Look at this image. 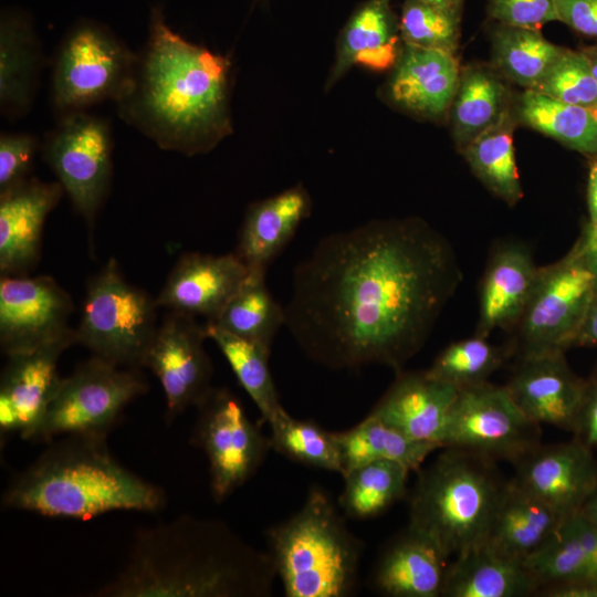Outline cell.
<instances>
[{
	"label": "cell",
	"instance_id": "6da1fadb",
	"mask_svg": "<svg viewBox=\"0 0 597 597\" xmlns=\"http://www.w3.org/2000/svg\"><path fill=\"white\" fill-rule=\"evenodd\" d=\"M461 281L450 242L423 219L371 220L324 237L296 265L284 326L326 368L398 371Z\"/></svg>",
	"mask_w": 597,
	"mask_h": 597
},
{
	"label": "cell",
	"instance_id": "7a4b0ae2",
	"mask_svg": "<svg viewBox=\"0 0 597 597\" xmlns=\"http://www.w3.org/2000/svg\"><path fill=\"white\" fill-rule=\"evenodd\" d=\"M229 96V60L184 39L154 7L121 117L160 148L193 156L232 132Z\"/></svg>",
	"mask_w": 597,
	"mask_h": 597
},
{
	"label": "cell",
	"instance_id": "3957f363",
	"mask_svg": "<svg viewBox=\"0 0 597 597\" xmlns=\"http://www.w3.org/2000/svg\"><path fill=\"white\" fill-rule=\"evenodd\" d=\"M276 572L217 519L182 514L138 530L122 569L96 597H270Z\"/></svg>",
	"mask_w": 597,
	"mask_h": 597
},
{
	"label": "cell",
	"instance_id": "277c9868",
	"mask_svg": "<svg viewBox=\"0 0 597 597\" xmlns=\"http://www.w3.org/2000/svg\"><path fill=\"white\" fill-rule=\"evenodd\" d=\"M107 434L76 433L52 440L2 494V505L44 516L90 520L112 511L155 513L165 491L124 467Z\"/></svg>",
	"mask_w": 597,
	"mask_h": 597
},
{
	"label": "cell",
	"instance_id": "5b68a950",
	"mask_svg": "<svg viewBox=\"0 0 597 597\" xmlns=\"http://www.w3.org/2000/svg\"><path fill=\"white\" fill-rule=\"evenodd\" d=\"M507 480L496 462L443 447L419 474L409 501L408 527L450 558L485 544Z\"/></svg>",
	"mask_w": 597,
	"mask_h": 597
},
{
	"label": "cell",
	"instance_id": "8992f818",
	"mask_svg": "<svg viewBox=\"0 0 597 597\" xmlns=\"http://www.w3.org/2000/svg\"><path fill=\"white\" fill-rule=\"evenodd\" d=\"M266 542L286 597H347L356 591L363 544L320 486L308 490L296 513L266 531Z\"/></svg>",
	"mask_w": 597,
	"mask_h": 597
},
{
	"label": "cell",
	"instance_id": "52a82bcc",
	"mask_svg": "<svg viewBox=\"0 0 597 597\" xmlns=\"http://www.w3.org/2000/svg\"><path fill=\"white\" fill-rule=\"evenodd\" d=\"M156 301L127 282L109 259L86 287L76 344L121 366L140 368L154 338Z\"/></svg>",
	"mask_w": 597,
	"mask_h": 597
},
{
	"label": "cell",
	"instance_id": "ba28073f",
	"mask_svg": "<svg viewBox=\"0 0 597 597\" xmlns=\"http://www.w3.org/2000/svg\"><path fill=\"white\" fill-rule=\"evenodd\" d=\"M597 276L574 244L556 262L540 266L530 300L506 345L516 358L574 347Z\"/></svg>",
	"mask_w": 597,
	"mask_h": 597
},
{
	"label": "cell",
	"instance_id": "9c48e42d",
	"mask_svg": "<svg viewBox=\"0 0 597 597\" xmlns=\"http://www.w3.org/2000/svg\"><path fill=\"white\" fill-rule=\"evenodd\" d=\"M138 368L93 355L62 381L31 441L67 434H108L124 408L148 390Z\"/></svg>",
	"mask_w": 597,
	"mask_h": 597
},
{
	"label": "cell",
	"instance_id": "30bf717a",
	"mask_svg": "<svg viewBox=\"0 0 597 597\" xmlns=\"http://www.w3.org/2000/svg\"><path fill=\"white\" fill-rule=\"evenodd\" d=\"M137 60L104 25L91 20L75 23L55 59L54 107L67 114L106 100L117 103L132 85Z\"/></svg>",
	"mask_w": 597,
	"mask_h": 597
},
{
	"label": "cell",
	"instance_id": "8fae6325",
	"mask_svg": "<svg viewBox=\"0 0 597 597\" xmlns=\"http://www.w3.org/2000/svg\"><path fill=\"white\" fill-rule=\"evenodd\" d=\"M196 408L190 441L206 454L210 493L221 503L256 473L271 449L270 438L229 388L212 387Z\"/></svg>",
	"mask_w": 597,
	"mask_h": 597
},
{
	"label": "cell",
	"instance_id": "7c38bea8",
	"mask_svg": "<svg viewBox=\"0 0 597 597\" xmlns=\"http://www.w3.org/2000/svg\"><path fill=\"white\" fill-rule=\"evenodd\" d=\"M541 425L522 412L504 385L486 381L458 390L442 448L515 464L541 444Z\"/></svg>",
	"mask_w": 597,
	"mask_h": 597
},
{
	"label": "cell",
	"instance_id": "4fadbf2b",
	"mask_svg": "<svg viewBox=\"0 0 597 597\" xmlns=\"http://www.w3.org/2000/svg\"><path fill=\"white\" fill-rule=\"evenodd\" d=\"M112 149L108 123L82 111L67 113L44 143L48 165L90 224L108 191Z\"/></svg>",
	"mask_w": 597,
	"mask_h": 597
},
{
	"label": "cell",
	"instance_id": "5bb4252c",
	"mask_svg": "<svg viewBox=\"0 0 597 597\" xmlns=\"http://www.w3.org/2000/svg\"><path fill=\"white\" fill-rule=\"evenodd\" d=\"M205 325L196 317L171 312L157 327L143 367L161 385L166 421L171 423L189 407H197L211 390L212 363L205 349Z\"/></svg>",
	"mask_w": 597,
	"mask_h": 597
},
{
	"label": "cell",
	"instance_id": "9a60e30c",
	"mask_svg": "<svg viewBox=\"0 0 597 597\" xmlns=\"http://www.w3.org/2000/svg\"><path fill=\"white\" fill-rule=\"evenodd\" d=\"M73 304L51 276L6 274L0 279V346L8 357L29 353L74 332Z\"/></svg>",
	"mask_w": 597,
	"mask_h": 597
},
{
	"label": "cell",
	"instance_id": "2e32d148",
	"mask_svg": "<svg viewBox=\"0 0 597 597\" xmlns=\"http://www.w3.org/2000/svg\"><path fill=\"white\" fill-rule=\"evenodd\" d=\"M76 344L75 332L35 350L8 356L0 379V431L32 440L62 377V353Z\"/></svg>",
	"mask_w": 597,
	"mask_h": 597
},
{
	"label": "cell",
	"instance_id": "e0dca14e",
	"mask_svg": "<svg viewBox=\"0 0 597 597\" xmlns=\"http://www.w3.org/2000/svg\"><path fill=\"white\" fill-rule=\"evenodd\" d=\"M513 465L512 479L565 520L578 514L597 490L596 453L575 437L556 444L541 443Z\"/></svg>",
	"mask_w": 597,
	"mask_h": 597
},
{
	"label": "cell",
	"instance_id": "ac0fdd59",
	"mask_svg": "<svg viewBox=\"0 0 597 597\" xmlns=\"http://www.w3.org/2000/svg\"><path fill=\"white\" fill-rule=\"evenodd\" d=\"M565 353L554 350L516 358L504 386L530 420L574 432L586 379L573 371Z\"/></svg>",
	"mask_w": 597,
	"mask_h": 597
},
{
	"label": "cell",
	"instance_id": "d6986e66",
	"mask_svg": "<svg viewBox=\"0 0 597 597\" xmlns=\"http://www.w3.org/2000/svg\"><path fill=\"white\" fill-rule=\"evenodd\" d=\"M249 274L235 253H186L175 264L155 301L158 307L201 316L206 323H212Z\"/></svg>",
	"mask_w": 597,
	"mask_h": 597
},
{
	"label": "cell",
	"instance_id": "ffe728a7",
	"mask_svg": "<svg viewBox=\"0 0 597 597\" xmlns=\"http://www.w3.org/2000/svg\"><path fill=\"white\" fill-rule=\"evenodd\" d=\"M458 390L426 370L396 371V378L369 415L408 438L442 448L448 417Z\"/></svg>",
	"mask_w": 597,
	"mask_h": 597
},
{
	"label": "cell",
	"instance_id": "44dd1931",
	"mask_svg": "<svg viewBox=\"0 0 597 597\" xmlns=\"http://www.w3.org/2000/svg\"><path fill=\"white\" fill-rule=\"evenodd\" d=\"M460 73L455 54L404 44L388 81V96L396 106L416 116L443 119Z\"/></svg>",
	"mask_w": 597,
	"mask_h": 597
},
{
	"label": "cell",
	"instance_id": "7402d4cb",
	"mask_svg": "<svg viewBox=\"0 0 597 597\" xmlns=\"http://www.w3.org/2000/svg\"><path fill=\"white\" fill-rule=\"evenodd\" d=\"M64 189L35 178L0 193V272L24 274L40 259L42 230Z\"/></svg>",
	"mask_w": 597,
	"mask_h": 597
},
{
	"label": "cell",
	"instance_id": "603a6c76",
	"mask_svg": "<svg viewBox=\"0 0 597 597\" xmlns=\"http://www.w3.org/2000/svg\"><path fill=\"white\" fill-rule=\"evenodd\" d=\"M538 270L525 243L509 240L496 244L481 280L474 334L489 337L495 329L510 332L530 300Z\"/></svg>",
	"mask_w": 597,
	"mask_h": 597
},
{
	"label": "cell",
	"instance_id": "cb8c5ba5",
	"mask_svg": "<svg viewBox=\"0 0 597 597\" xmlns=\"http://www.w3.org/2000/svg\"><path fill=\"white\" fill-rule=\"evenodd\" d=\"M311 199L301 185L291 187L247 209L234 253L250 273L264 275L272 261L310 216Z\"/></svg>",
	"mask_w": 597,
	"mask_h": 597
},
{
	"label": "cell",
	"instance_id": "d4e9b609",
	"mask_svg": "<svg viewBox=\"0 0 597 597\" xmlns=\"http://www.w3.org/2000/svg\"><path fill=\"white\" fill-rule=\"evenodd\" d=\"M448 559L431 540L407 526L380 553L373 586L390 597H439Z\"/></svg>",
	"mask_w": 597,
	"mask_h": 597
},
{
	"label": "cell",
	"instance_id": "484cf974",
	"mask_svg": "<svg viewBox=\"0 0 597 597\" xmlns=\"http://www.w3.org/2000/svg\"><path fill=\"white\" fill-rule=\"evenodd\" d=\"M402 45L399 17L390 0H365L354 10L339 34L326 86H333L356 64L375 71L394 67Z\"/></svg>",
	"mask_w": 597,
	"mask_h": 597
},
{
	"label": "cell",
	"instance_id": "4316f807",
	"mask_svg": "<svg viewBox=\"0 0 597 597\" xmlns=\"http://www.w3.org/2000/svg\"><path fill=\"white\" fill-rule=\"evenodd\" d=\"M564 520L511 479L485 545L504 557L524 563L557 533Z\"/></svg>",
	"mask_w": 597,
	"mask_h": 597
},
{
	"label": "cell",
	"instance_id": "83f0119b",
	"mask_svg": "<svg viewBox=\"0 0 597 597\" xmlns=\"http://www.w3.org/2000/svg\"><path fill=\"white\" fill-rule=\"evenodd\" d=\"M540 584L523 562L504 557L485 544L448 564L443 597H524L536 595Z\"/></svg>",
	"mask_w": 597,
	"mask_h": 597
},
{
	"label": "cell",
	"instance_id": "f1b7e54d",
	"mask_svg": "<svg viewBox=\"0 0 597 597\" xmlns=\"http://www.w3.org/2000/svg\"><path fill=\"white\" fill-rule=\"evenodd\" d=\"M510 84L491 64L473 63L461 67L448 113L460 153L513 109L515 97Z\"/></svg>",
	"mask_w": 597,
	"mask_h": 597
},
{
	"label": "cell",
	"instance_id": "f546056e",
	"mask_svg": "<svg viewBox=\"0 0 597 597\" xmlns=\"http://www.w3.org/2000/svg\"><path fill=\"white\" fill-rule=\"evenodd\" d=\"M39 66V49L31 22L6 11L0 21V105L7 115L29 109Z\"/></svg>",
	"mask_w": 597,
	"mask_h": 597
},
{
	"label": "cell",
	"instance_id": "4dcf8cb0",
	"mask_svg": "<svg viewBox=\"0 0 597 597\" xmlns=\"http://www.w3.org/2000/svg\"><path fill=\"white\" fill-rule=\"evenodd\" d=\"M334 436L341 455L342 476L374 461H395L410 471L419 470L433 451L441 449L434 443L412 440L369 413L355 427L334 432Z\"/></svg>",
	"mask_w": 597,
	"mask_h": 597
},
{
	"label": "cell",
	"instance_id": "1f68e13d",
	"mask_svg": "<svg viewBox=\"0 0 597 597\" xmlns=\"http://www.w3.org/2000/svg\"><path fill=\"white\" fill-rule=\"evenodd\" d=\"M513 111L523 124L576 150L597 157V111L558 102L533 90H524Z\"/></svg>",
	"mask_w": 597,
	"mask_h": 597
},
{
	"label": "cell",
	"instance_id": "d6a6232c",
	"mask_svg": "<svg viewBox=\"0 0 597 597\" xmlns=\"http://www.w3.org/2000/svg\"><path fill=\"white\" fill-rule=\"evenodd\" d=\"M517 124L512 109L460 153L482 185L511 207L523 198L513 145Z\"/></svg>",
	"mask_w": 597,
	"mask_h": 597
},
{
	"label": "cell",
	"instance_id": "836d02e7",
	"mask_svg": "<svg viewBox=\"0 0 597 597\" xmlns=\"http://www.w3.org/2000/svg\"><path fill=\"white\" fill-rule=\"evenodd\" d=\"M491 42V65L524 90H533L565 50L545 39L541 30L500 23L492 30Z\"/></svg>",
	"mask_w": 597,
	"mask_h": 597
},
{
	"label": "cell",
	"instance_id": "e575fe53",
	"mask_svg": "<svg viewBox=\"0 0 597 597\" xmlns=\"http://www.w3.org/2000/svg\"><path fill=\"white\" fill-rule=\"evenodd\" d=\"M207 324L271 348L285 325V312L266 287L265 276L250 273L217 320Z\"/></svg>",
	"mask_w": 597,
	"mask_h": 597
},
{
	"label": "cell",
	"instance_id": "d590c367",
	"mask_svg": "<svg viewBox=\"0 0 597 597\" xmlns=\"http://www.w3.org/2000/svg\"><path fill=\"white\" fill-rule=\"evenodd\" d=\"M206 333L221 350L238 381L247 391L265 422L284 410L271 374V348L251 342L212 324H205Z\"/></svg>",
	"mask_w": 597,
	"mask_h": 597
},
{
	"label": "cell",
	"instance_id": "8d00e7d4",
	"mask_svg": "<svg viewBox=\"0 0 597 597\" xmlns=\"http://www.w3.org/2000/svg\"><path fill=\"white\" fill-rule=\"evenodd\" d=\"M410 470L395 461H374L343 475L338 506L355 520L376 517L406 493Z\"/></svg>",
	"mask_w": 597,
	"mask_h": 597
},
{
	"label": "cell",
	"instance_id": "74e56055",
	"mask_svg": "<svg viewBox=\"0 0 597 597\" xmlns=\"http://www.w3.org/2000/svg\"><path fill=\"white\" fill-rule=\"evenodd\" d=\"M506 346H498L489 337L474 334L443 348L426 371L457 390L478 386L510 358Z\"/></svg>",
	"mask_w": 597,
	"mask_h": 597
},
{
	"label": "cell",
	"instance_id": "f35d334b",
	"mask_svg": "<svg viewBox=\"0 0 597 597\" xmlns=\"http://www.w3.org/2000/svg\"><path fill=\"white\" fill-rule=\"evenodd\" d=\"M268 423L271 449L295 462L342 475L334 432L314 421L295 419L285 409Z\"/></svg>",
	"mask_w": 597,
	"mask_h": 597
},
{
	"label": "cell",
	"instance_id": "ab89813d",
	"mask_svg": "<svg viewBox=\"0 0 597 597\" xmlns=\"http://www.w3.org/2000/svg\"><path fill=\"white\" fill-rule=\"evenodd\" d=\"M462 9L422 0H405L399 17L402 43L455 54L461 33Z\"/></svg>",
	"mask_w": 597,
	"mask_h": 597
},
{
	"label": "cell",
	"instance_id": "60d3db41",
	"mask_svg": "<svg viewBox=\"0 0 597 597\" xmlns=\"http://www.w3.org/2000/svg\"><path fill=\"white\" fill-rule=\"evenodd\" d=\"M533 91L597 111V83L582 50L565 48Z\"/></svg>",
	"mask_w": 597,
	"mask_h": 597
},
{
	"label": "cell",
	"instance_id": "b9f144b4",
	"mask_svg": "<svg viewBox=\"0 0 597 597\" xmlns=\"http://www.w3.org/2000/svg\"><path fill=\"white\" fill-rule=\"evenodd\" d=\"M524 564L541 587L562 582L597 578V563L574 542L558 534V531Z\"/></svg>",
	"mask_w": 597,
	"mask_h": 597
},
{
	"label": "cell",
	"instance_id": "7bdbcfd3",
	"mask_svg": "<svg viewBox=\"0 0 597 597\" xmlns=\"http://www.w3.org/2000/svg\"><path fill=\"white\" fill-rule=\"evenodd\" d=\"M486 12L496 23L533 30L559 21L554 0H488Z\"/></svg>",
	"mask_w": 597,
	"mask_h": 597
},
{
	"label": "cell",
	"instance_id": "ee69618b",
	"mask_svg": "<svg viewBox=\"0 0 597 597\" xmlns=\"http://www.w3.org/2000/svg\"><path fill=\"white\" fill-rule=\"evenodd\" d=\"M38 148L30 134H2L0 138V193L28 179Z\"/></svg>",
	"mask_w": 597,
	"mask_h": 597
},
{
	"label": "cell",
	"instance_id": "f6af8a7d",
	"mask_svg": "<svg viewBox=\"0 0 597 597\" xmlns=\"http://www.w3.org/2000/svg\"><path fill=\"white\" fill-rule=\"evenodd\" d=\"M559 22L597 39V0H554Z\"/></svg>",
	"mask_w": 597,
	"mask_h": 597
},
{
	"label": "cell",
	"instance_id": "bcb514c9",
	"mask_svg": "<svg viewBox=\"0 0 597 597\" xmlns=\"http://www.w3.org/2000/svg\"><path fill=\"white\" fill-rule=\"evenodd\" d=\"M574 436L597 453V366L586 379L583 401L577 416Z\"/></svg>",
	"mask_w": 597,
	"mask_h": 597
},
{
	"label": "cell",
	"instance_id": "7dc6e473",
	"mask_svg": "<svg viewBox=\"0 0 597 597\" xmlns=\"http://www.w3.org/2000/svg\"><path fill=\"white\" fill-rule=\"evenodd\" d=\"M558 534L574 542L597 563V528L579 513L564 520Z\"/></svg>",
	"mask_w": 597,
	"mask_h": 597
},
{
	"label": "cell",
	"instance_id": "c3c4849f",
	"mask_svg": "<svg viewBox=\"0 0 597 597\" xmlns=\"http://www.w3.org/2000/svg\"><path fill=\"white\" fill-rule=\"evenodd\" d=\"M536 595L545 597H597V578L544 585Z\"/></svg>",
	"mask_w": 597,
	"mask_h": 597
},
{
	"label": "cell",
	"instance_id": "681fc988",
	"mask_svg": "<svg viewBox=\"0 0 597 597\" xmlns=\"http://www.w3.org/2000/svg\"><path fill=\"white\" fill-rule=\"evenodd\" d=\"M588 268L597 276V227L588 220L584 222L580 234L574 243Z\"/></svg>",
	"mask_w": 597,
	"mask_h": 597
},
{
	"label": "cell",
	"instance_id": "f907efd6",
	"mask_svg": "<svg viewBox=\"0 0 597 597\" xmlns=\"http://www.w3.org/2000/svg\"><path fill=\"white\" fill-rule=\"evenodd\" d=\"M574 347H597V285Z\"/></svg>",
	"mask_w": 597,
	"mask_h": 597
},
{
	"label": "cell",
	"instance_id": "816d5d0a",
	"mask_svg": "<svg viewBox=\"0 0 597 597\" xmlns=\"http://www.w3.org/2000/svg\"><path fill=\"white\" fill-rule=\"evenodd\" d=\"M588 221L597 227V157L589 158L587 178Z\"/></svg>",
	"mask_w": 597,
	"mask_h": 597
},
{
	"label": "cell",
	"instance_id": "f5cc1de1",
	"mask_svg": "<svg viewBox=\"0 0 597 597\" xmlns=\"http://www.w3.org/2000/svg\"><path fill=\"white\" fill-rule=\"evenodd\" d=\"M579 514L597 528V490L584 503Z\"/></svg>",
	"mask_w": 597,
	"mask_h": 597
},
{
	"label": "cell",
	"instance_id": "db71d44e",
	"mask_svg": "<svg viewBox=\"0 0 597 597\" xmlns=\"http://www.w3.org/2000/svg\"><path fill=\"white\" fill-rule=\"evenodd\" d=\"M584 54L586 55L588 62H589V65H590V70H591V73L594 75V78L597 83V43L594 44V45H590V46H585L583 49H580Z\"/></svg>",
	"mask_w": 597,
	"mask_h": 597
},
{
	"label": "cell",
	"instance_id": "11a10c76",
	"mask_svg": "<svg viewBox=\"0 0 597 597\" xmlns=\"http://www.w3.org/2000/svg\"><path fill=\"white\" fill-rule=\"evenodd\" d=\"M425 2L453 9H462L464 0H422Z\"/></svg>",
	"mask_w": 597,
	"mask_h": 597
}]
</instances>
